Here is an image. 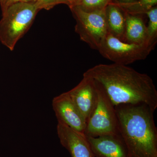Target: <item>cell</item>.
Masks as SVG:
<instances>
[{
  "mask_svg": "<svg viewBox=\"0 0 157 157\" xmlns=\"http://www.w3.org/2000/svg\"><path fill=\"white\" fill-rule=\"evenodd\" d=\"M83 76L92 78L104 90L114 106L144 104L155 110L157 90L152 79L126 65L100 64Z\"/></svg>",
  "mask_w": 157,
  "mask_h": 157,
  "instance_id": "1",
  "label": "cell"
},
{
  "mask_svg": "<svg viewBox=\"0 0 157 157\" xmlns=\"http://www.w3.org/2000/svg\"><path fill=\"white\" fill-rule=\"evenodd\" d=\"M119 134L128 157H157L155 110L144 104L115 106Z\"/></svg>",
  "mask_w": 157,
  "mask_h": 157,
  "instance_id": "2",
  "label": "cell"
},
{
  "mask_svg": "<svg viewBox=\"0 0 157 157\" xmlns=\"http://www.w3.org/2000/svg\"><path fill=\"white\" fill-rule=\"evenodd\" d=\"M39 10L35 3L19 2L10 6L0 20V42L13 51L30 28Z\"/></svg>",
  "mask_w": 157,
  "mask_h": 157,
  "instance_id": "3",
  "label": "cell"
},
{
  "mask_svg": "<svg viewBox=\"0 0 157 157\" xmlns=\"http://www.w3.org/2000/svg\"><path fill=\"white\" fill-rule=\"evenodd\" d=\"M95 83L98 95L97 104L87 121L84 135L93 137L119 135L115 106L102 88L95 82Z\"/></svg>",
  "mask_w": 157,
  "mask_h": 157,
  "instance_id": "4",
  "label": "cell"
},
{
  "mask_svg": "<svg viewBox=\"0 0 157 157\" xmlns=\"http://www.w3.org/2000/svg\"><path fill=\"white\" fill-rule=\"evenodd\" d=\"M70 8L76 21L75 32L82 41L87 43L92 49L98 50L101 42L108 34L106 9L86 12L77 6Z\"/></svg>",
  "mask_w": 157,
  "mask_h": 157,
  "instance_id": "5",
  "label": "cell"
},
{
  "mask_svg": "<svg viewBox=\"0 0 157 157\" xmlns=\"http://www.w3.org/2000/svg\"><path fill=\"white\" fill-rule=\"evenodd\" d=\"M154 48L146 44L127 43L108 33L98 51L102 56L113 63L127 66L145 59Z\"/></svg>",
  "mask_w": 157,
  "mask_h": 157,
  "instance_id": "6",
  "label": "cell"
},
{
  "mask_svg": "<svg viewBox=\"0 0 157 157\" xmlns=\"http://www.w3.org/2000/svg\"><path fill=\"white\" fill-rule=\"evenodd\" d=\"M52 105L58 123L84 134L87 122L67 92L54 98Z\"/></svg>",
  "mask_w": 157,
  "mask_h": 157,
  "instance_id": "7",
  "label": "cell"
},
{
  "mask_svg": "<svg viewBox=\"0 0 157 157\" xmlns=\"http://www.w3.org/2000/svg\"><path fill=\"white\" fill-rule=\"evenodd\" d=\"M67 93L87 122L97 104L98 95L94 81L83 76L80 82Z\"/></svg>",
  "mask_w": 157,
  "mask_h": 157,
  "instance_id": "8",
  "label": "cell"
},
{
  "mask_svg": "<svg viewBox=\"0 0 157 157\" xmlns=\"http://www.w3.org/2000/svg\"><path fill=\"white\" fill-rule=\"evenodd\" d=\"M57 132L60 142L72 157H95L87 137L63 124L58 123Z\"/></svg>",
  "mask_w": 157,
  "mask_h": 157,
  "instance_id": "9",
  "label": "cell"
},
{
  "mask_svg": "<svg viewBox=\"0 0 157 157\" xmlns=\"http://www.w3.org/2000/svg\"><path fill=\"white\" fill-rule=\"evenodd\" d=\"M86 137L95 157H128L126 147L120 135Z\"/></svg>",
  "mask_w": 157,
  "mask_h": 157,
  "instance_id": "10",
  "label": "cell"
},
{
  "mask_svg": "<svg viewBox=\"0 0 157 157\" xmlns=\"http://www.w3.org/2000/svg\"><path fill=\"white\" fill-rule=\"evenodd\" d=\"M125 30L123 41L128 43L149 45L147 43V25L143 18L140 15H133L125 12Z\"/></svg>",
  "mask_w": 157,
  "mask_h": 157,
  "instance_id": "11",
  "label": "cell"
},
{
  "mask_svg": "<svg viewBox=\"0 0 157 157\" xmlns=\"http://www.w3.org/2000/svg\"><path fill=\"white\" fill-rule=\"evenodd\" d=\"M105 17L108 33L123 41L126 25L125 12L112 2L105 9Z\"/></svg>",
  "mask_w": 157,
  "mask_h": 157,
  "instance_id": "12",
  "label": "cell"
},
{
  "mask_svg": "<svg viewBox=\"0 0 157 157\" xmlns=\"http://www.w3.org/2000/svg\"><path fill=\"white\" fill-rule=\"evenodd\" d=\"M115 3L127 14L140 15L146 14L149 10L156 6L157 0H137L126 4Z\"/></svg>",
  "mask_w": 157,
  "mask_h": 157,
  "instance_id": "13",
  "label": "cell"
},
{
  "mask_svg": "<svg viewBox=\"0 0 157 157\" xmlns=\"http://www.w3.org/2000/svg\"><path fill=\"white\" fill-rule=\"evenodd\" d=\"M148 18L147 26V43L155 48L157 42V8L155 6L146 12Z\"/></svg>",
  "mask_w": 157,
  "mask_h": 157,
  "instance_id": "14",
  "label": "cell"
},
{
  "mask_svg": "<svg viewBox=\"0 0 157 157\" xmlns=\"http://www.w3.org/2000/svg\"><path fill=\"white\" fill-rule=\"evenodd\" d=\"M113 0H79L77 5L80 9L86 12L99 11L106 9Z\"/></svg>",
  "mask_w": 157,
  "mask_h": 157,
  "instance_id": "15",
  "label": "cell"
},
{
  "mask_svg": "<svg viewBox=\"0 0 157 157\" xmlns=\"http://www.w3.org/2000/svg\"><path fill=\"white\" fill-rule=\"evenodd\" d=\"M39 11L42 9L49 10L60 4H65L68 6L66 0H37L35 3Z\"/></svg>",
  "mask_w": 157,
  "mask_h": 157,
  "instance_id": "16",
  "label": "cell"
},
{
  "mask_svg": "<svg viewBox=\"0 0 157 157\" xmlns=\"http://www.w3.org/2000/svg\"><path fill=\"white\" fill-rule=\"evenodd\" d=\"M21 0H0V6L2 14L4 13L10 6L13 4L20 2Z\"/></svg>",
  "mask_w": 157,
  "mask_h": 157,
  "instance_id": "17",
  "label": "cell"
},
{
  "mask_svg": "<svg viewBox=\"0 0 157 157\" xmlns=\"http://www.w3.org/2000/svg\"><path fill=\"white\" fill-rule=\"evenodd\" d=\"M67 2L68 6L70 8L72 6H76L77 5L79 0H66Z\"/></svg>",
  "mask_w": 157,
  "mask_h": 157,
  "instance_id": "18",
  "label": "cell"
},
{
  "mask_svg": "<svg viewBox=\"0 0 157 157\" xmlns=\"http://www.w3.org/2000/svg\"><path fill=\"white\" fill-rule=\"evenodd\" d=\"M114 2H113L117 3V4H126V3L133 2L137 0H114Z\"/></svg>",
  "mask_w": 157,
  "mask_h": 157,
  "instance_id": "19",
  "label": "cell"
},
{
  "mask_svg": "<svg viewBox=\"0 0 157 157\" xmlns=\"http://www.w3.org/2000/svg\"><path fill=\"white\" fill-rule=\"evenodd\" d=\"M37 0H21L20 2L25 3H36Z\"/></svg>",
  "mask_w": 157,
  "mask_h": 157,
  "instance_id": "20",
  "label": "cell"
}]
</instances>
